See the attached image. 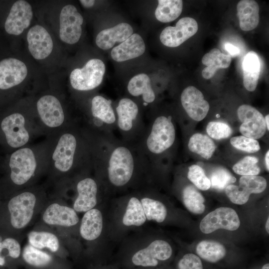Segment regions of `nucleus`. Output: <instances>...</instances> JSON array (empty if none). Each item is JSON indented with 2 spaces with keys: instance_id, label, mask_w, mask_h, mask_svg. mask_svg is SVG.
Segmentation results:
<instances>
[{
  "instance_id": "nucleus-23",
  "label": "nucleus",
  "mask_w": 269,
  "mask_h": 269,
  "mask_svg": "<svg viewBox=\"0 0 269 269\" xmlns=\"http://www.w3.org/2000/svg\"><path fill=\"white\" fill-rule=\"evenodd\" d=\"M132 26L126 22L101 31L97 35L95 42L103 50L112 48L116 43H122L133 34Z\"/></svg>"
},
{
  "instance_id": "nucleus-11",
  "label": "nucleus",
  "mask_w": 269,
  "mask_h": 269,
  "mask_svg": "<svg viewBox=\"0 0 269 269\" xmlns=\"http://www.w3.org/2000/svg\"><path fill=\"white\" fill-rule=\"evenodd\" d=\"M34 192L24 191L9 197L6 203L9 220L11 227L20 229L30 221L36 202Z\"/></svg>"
},
{
  "instance_id": "nucleus-31",
  "label": "nucleus",
  "mask_w": 269,
  "mask_h": 269,
  "mask_svg": "<svg viewBox=\"0 0 269 269\" xmlns=\"http://www.w3.org/2000/svg\"><path fill=\"white\" fill-rule=\"evenodd\" d=\"M196 251L199 257L211 263H216L223 259L226 254L224 246L214 240H203L196 246Z\"/></svg>"
},
{
  "instance_id": "nucleus-32",
  "label": "nucleus",
  "mask_w": 269,
  "mask_h": 269,
  "mask_svg": "<svg viewBox=\"0 0 269 269\" xmlns=\"http://www.w3.org/2000/svg\"><path fill=\"white\" fill-rule=\"evenodd\" d=\"M146 220L140 200L135 196L131 197L128 202L123 218V223L126 226H140Z\"/></svg>"
},
{
  "instance_id": "nucleus-30",
  "label": "nucleus",
  "mask_w": 269,
  "mask_h": 269,
  "mask_svg": "<svg viewBox=\"0 0 269 269\" xmlns=\"http://www.w3.org/2000/svg\"><path fill=\"white\" fill-rule=\"evenodd\" d=\"M188 147L190 151L206 159H210L215 151L216 145L209 136L196 133L190 138Z\"/></svg>"
},
{
  "instance_id": "nucleus-20",
  "label": "nucleus",
  "mask_w": 269,
  "mask_h": 269,
  "mask_svg": "<svg viewBox=\"0 0 269 269\" xmlns=\"http://www.w3.org/2000/svg\"><path fill=\"white\" fill-rule=\"evenodd\" d=\"M87 174L82 175L76 184L77 197L73 208L79 212H86L93 209L97 203L99 185L96 178L88 176Z\"/></svg>"
},
{
  "instance_id": "nucleus-37",
  "label": "nucleus",
  "mask_w": 269,
  "mask_h": 269,
  "mask_svg": "<svg viewBox=\"0 0 269 269\" xmlns=\"http://www.w3.org/2000/svg\"><path fill=\"white\" fill-rule=\"evenodd\" d=\"M22 257L27 264L35 267L46 266L52 260L49 255L30 245H27L24 248Z\"/></svg>"
},
{
  "instance_id": "nucleus-46",
  "label": "nucleus",
  "mask_w": 269,
  "mask_h": 269,
  "mask_svg": "<svg viewBox=\"0 0 269 269\" xmlns=\"http://www.w3.org/2000/svg\"><path fill=\"white\" fill-rule=\"evenodd\" d=\"M225 48L232 57H236L240 53L238 47L230 43H226L225 44Z\"/></svg>"
},
{
  "instance_id": "nucleus-33",
  "label": "nucleus",
  "mask_w": 269,
  "mask_h": 269,
  "mask_svg": "<svg viewBox=\"0 0 269 269\" xmlns=\"http://www.w3.org/2000/svg\"><path fill=\"white\" fill-rule=\"evenodd\" d=\"M182 200L186 208L193 213L200 214L205 210L204 198L192 185H189L183 188Z\"/></svg>"
},
{
  "instance_id": "nucleus-50",
  "label": "nucleus",
  "mask_w": 269,
  "mask_h": 269,
  "mask_svg": "<svg viewBox=\"0 0 269 269\" xmlns=\"http://www.w3.org/2000/svg\"><path fill=\"white\" fill-rule=\"evenodd\" d=\"M266 230L267 233H269V218H268L266 224Z\"/></svg>"
},
{
  "instance_id": "nucleus-28",
  "label": "nucleus",
  "mask_w": 269,
  "mask_h": 269,
  "mask_svg": "<svg viewBox=\"0 0 269 269\" xmlns=\"http://www.w3.org/2000/svg\"><path fill=\"white\" fill-rule=\"evenodd\" d=\"M260 62L257 54L249 51L244 57L242 62L243 84L250 92L255 91L258 85L260 73Z\"/></svg>"
},
{
  "instance_id": "nucleus-45",
  "label": "nucleus",
  "mask_w": 269,
  "mask_h": 269,
  "mask_svg": "<svg viewBox=\"0 0 269 269\" xmlns=\"http://www.w3.org/2000/svg\"><path fill=\"white\" fill-rule=\"evenodd\" d=\"M221 53V51L219 49L213 48L208 53L205 54L202 58V63L207 66L210 61L218 56Z\"/></svg>"
},
{
  "instance_id": "nucleus-1",
  "label": "nucleus",
  "mask_w": 269,
  "mask_h": 269,
  "mask_svg": "<svg viewBox=\"0 0 269 269\" xmlns=\"http://www.w3.org/2000/svg\"><path fill=\"white\" fill-rule=\"evenodd\" d=\"M81 128L90 146L93 170L110 187L124 188L153 170L136 144L114 133L95 134Z\"/></svg>"
},
{
  "instance_id": "nucleus-8",
  "label": "nucleus",
  "mask_w": 269,
  "mask_h": 269,
  "mask_svg": "<svg viewBox=\"0 0 269 269\" xmlns=\"http://www.w3.org/2000/svg\"><path fill=\"white\" fill-rule=\"evenodd\" d=\"M28 75L27 65L22 60L9 57L0 61V91L5 92L0 111L5 107L6 92H9V105L23 98Z\"/></svg>"
},
{
  "instance_id": "nucleus-13",
  "label": "nucleus",
  "mask_w": 269,
  "mask_h": 269,
  "mask_svg": "<svg viewBox=\"0 0 269 269\" xmlns=\"http://www.w3.org/2000/svg\"><path fill=\"white\" fill-rule=\"evenodd\" d=\"M26 41L30 55L38 61L47 59L53 52V38L42 25L37 24L30 27L26 34Z\"/></svg>"
},
{
  "instance_id": "nucleus-43",
  "label": "nucleus",
  "mask_w": 269,
  "mask_h": 269,
  "mask_svg": "<svg viewBox=\"0 0 269 269\" xmlns=\"http://www.w3.org/2000/svg\"><path fill=\"white\" fill-rule=\"evenodd\" d=\"M230 143L236 149L248 153L256 152L261 148L256 139L243 135L232 137L230 139Z\"/></svg>"
},
{
  "instance_id": "nucleus-14",
  "label": "nucleus",
  "mask_w": 269,
  "mask_h": 269,
  "mask_svg": "<svg viewBox=\"0 0 269 269\" xmlns=\"http://www.w3.org/2000/svg\"><path fill=\"white\" fill-rule=\"evenodd\" d=\"M240 225V221L235 210L231 208L221 207L205 216L199 227L203 233L210 234L219 229L235 231Z\"/></svg>"
},
{
  "instance_id": "nucleus-41",
  "label": "nucleus",
  "mask_w": 269,
  "mask_h": 269,
  "mask_svg": "<svg viewBox=\"0 0 269 269\" xmlns=\"http://www.w3.org/2000/svg\"><path fill=\"white\" fill-rule=\"evenodd\" d=\"M231 62L230 55L221 53L212 59L202 71V77L205 79H209L213 77L216 71L220 68H227Z\"/></svg>"
},
{
  "instance_id": "nucleus-24",
  "label": "nucleus",
  "mask_w": 269,
  "mask_h": 269,
  "mask_svg": "<svg viewBox=\"0 0 269 269\" xmlns=\"http://www.w3.org/2000/svg\"><path fill=\"white\" fill-rule=\"evenodd\" d=\"M43 220L48 225L70 227L78 223L79 217L74 209L54 203L45 211Z\"/></svg>"
},
{
  "instance_id": "nucleus-42",
  "label": "nucleus",
  "mask_w": 269,
  "mask_h": 269,
  "mask_svg": "<svg viewBox=\"0 0 269 269\" xmlns=\"http://www.w3.org/2000/svg\"><path fill=\"white\" fill-rule=\"evenodd\" d=\"M206 132L210 138L219 140L229 137L232 130L226 123L220 121L209 122L206 127Z\"/></svg>"
},
{
  "instance_id": "nucleus-4",
  "label": "nucleus",
  "mask_w": 269,
  "mask_h": 269,
  "mask_svg": "<svg viewBox=\"0 0 269 269\" xmlns=\"http://www.w3.org/2000/svg\"><path fill=\"white\" fill-rule=\"evenodd\" d=\"M42 135L31 95L0 111V147L4 155L32 143Z\"/></svg>"
},
{
  "instance_id": "nucleus-18",
  "label": "nucleus",
  "mask_w": 269,
  "mask_h": 269,
  "mask_svg": "<svg viewBox=\"0 0 269 269\" xmlns=\"http://www.w3.org/2000/svg\"><path fill=\"white\" fill-rule=\"evenodd\" d=\"M198 29V23L194 18L183 17L177 22L175 26L165 27L160 33V40L166 46L177 47L194 35Z\"/></svg>"
},
{
  "instance_id": "nucleus-44",
  "label": "nucleus",
  "mask_w": 269,
  "mask_h": 269,
  "mask_svg": "<svg viewBox=\"0 0 269 269\" xmlns=\"http://www.w3.org/2000/svg\"><path fill=\"white\" fill-rule=\"evenodd\" d=\"M179 269H203L200 258L193 254L185 255L178 264Z\"/></svg>"
},
{
  "instance_id": "nucleus-7",
  "label": "nucleus",
  "mask_w": 269,
  "mask_h": 269,
  "mask_svg": "<svg viewBox=\"0 0 269 269\" xmlns=\"http://www.w3.org/2000/svg\"><path fill=\"white\" fill-rule=\"evenodd\" d=\"M81 110L78 118L81 127L95 134H114L117 118L111 100L100 95H94L88 105L81 107Z\"/></svg>"
},
{
  "instance_id": "nucleus-21",
  "label": "nucleus",
  "mask_w": 269,
  "mask_h": 269,
  "mask_svg": "<svg viewBox=\"0 0 269 269\" xmlns=\"http://www.w3.org/2000/svg\"><path fill=\"white\" fill-rule=\"evenodd\" d=\"M180 101L188 116L195 121L203 120L209 112L208 102L202 92L194 86H188L183 90Z\"/></svg>"
},
{
  "instance_id": "nucleus-29",
  "label": "nucleus",
  "mask_w": 269,
  "mask_h": 269,
  "mask_svg": "<svg viewBox=\"0 0 269 269\" xmlns=\"http://www.w3.org/2000/svg\"><path fill=\"white\" fill-rule=\"evenodd\" d=\"M182 8L183 1L181 0H159L155 16L161 22H169L179 16Z\"/></svg>"
},
{
  "instance_id": "nucleus-9",
  "label": "nucleus",
  "mask_w": 269,
  "mask_h": 269,
  "mask_svg": "<svg viewBox=\"0 0 269 269\" xmlns=\"http://www.w3.org/2000/svg\"><path fill=\"white\" fill-rule=\"evenodd\" d=\"M116 130L123 140L136 143L143 133L146 122L143 121L137 103L129 98L121 99L116 107Z\"/></svg>"
},
{
  "instance_id": "nucleus-5",
  "label": "nucleus",
  "mask_w": 269,
  "mask_h": 269,
  "mask_svg": "<svg viewBox=\"0 0 269 269\" xmlns=\"http://www.w3.org/2000/svg\"><path fill=\"white\" fill-rule=\"evenodd\" d=\"M36 118L45 137L79 123L78 117L68 109L62 93L54 89L31 95Z\"/></svg>"
},
{
  "instance_id": "nucleus-12",
  "label": "nucleus",
  "mask_w": 269,
  "mask_h": 269,
  "mask_svg": "<svg viewBox=\"0 0 269 269\" xmlns=\"http://www.w3.org/2000/svg\"><path fill=\"white\" fill-rule=\"evenodd\" d=\"M59 17V37L64 43L72 45L80 40L84 19L76 6L69 4L61 9Z\"/></svg>"
},
{
  "instance_id": "nucleus-53",
  "label": "nucleus",
  "mask_w": 269,
  "mask_h": 269,
  "mask_svg": "<svg viewBox=\"0 0 269 269\" xmlns=\"http://www.w3.org/2000/svg\"><path fill=\"white\" fill-rule=\"evenodd\" d=\"M0 195H1V193H0Z\"/></svg>"
},
{
  "instance_id": "nucleus-22",
  "label": "nucleus",
  "mask_w": 269,
  "mask_h": 269,
  "mask_svg": "<svg viewBox=\"0 0 269 269\" xmlns=\"http://www.w3.org/2000/svg\"><path fill=\"white\" fill-rule=\"evenodd\" d=\"M145 44L138 33H133L128 39L114 47L111 52L112 58L116 62H124L142 55Z\"/></svg>"
},
{
  "instance_id": "nucleus-47",
  "label": "nucleus",
  "mask_w": 269,
  "mask_h": 269,
  "mask_svg": "<svg viewBox=\"0 0 269 269\" xmlns=\"http://www.w3.org/2000/svg\"><path fill=\"white\" fill-rule=\"evenodd\" d=\"M79 1L81 5L86 8L92 7L95 3V1L93 0H80Z\"/></svg>"
},
{
  "instance_id": "nucleus-6",
  "label": "nucleus",
  "mask_w": 269,
  "mask_h": 269,
  "mask_svg": "<svg viewBox=\"0 0 269 269\" xmlns=\"http://www.w3.org/2000/svg\"><path fill=\"white\" fill-rule=\"evenodd\" d=\"M175 139L172 116L159 115L146 122L145 130L135 144L154 170L159 163V157L172 147Z\"/></svg>"
},
{
  "instance_id": "nucleus-48",
  "label": "nucleus",
  "mask_w": 269,
  "mask_h": 269,
  "mask_svg": "<svg viewBox=\"0 0 269 269\" xmlns=\"http://www.w3.org/2000/svg\"><path fill=\"white\" fill-rule=\"evenodd\" d=\"M269 151L268 150L265 155V164L268 171L269 170Z\"/></svg>"
},
{
  "instance_id": "nucleus-36",
  "label": "nucleus",
  "mask_w": 269,
  "mask_h": 269,
  "mask_svg": "<svg viewBox=\"0 0 269 269\" xmlns=\"http://www.w3.org/2000/svg\"><path fill=\"white\" fill-rule=\"evenodd\" d=\"M21 248L18 242L10 237L3 238L0 234V266L5 264V259L10 257L16 259L20 256Z\"/></svg>"
},
{
  "instance_id": "nucleus-2",
  "label": "nucleus",
  "mask_w": 269,
  "mask_h": 269,
  "mask_svg": "<svg viewBox=\"0 0 269 269\" xmlns=\"http://www.w3.org/2000/svg\"><path fill=\"white\" fill-rule=\"evenodd\" d=\"M49 139L47 171L55 176H82L93 170L90 146L79 123Z\"/></svg>"
},
{
  "instance_id": "nucleus-17",
  "label": "nucleus",
  "mask_w": 269,
  "mask_h": 269,
  "mask_svg": "<svg viewBox=\"0 0 269 269\" xmlns=\"http://www.w3.org/2000/svg\"><path fill=\"white\" fill-rule=\"evenodd\" d=\"M33 17V9L27 1H16L12 5L5 21V31L10 35L17 36L21 34L30 26Z\"/></svg>"
},
{
  "instance_id": "nucleus-34",
  "label": "nucleus",
  "mask_w": 269,
  "mask_h": 269,
  "mask_svg": "<svg viewBox=\"0 0 269 269\" xmlns=\"http://www.w3.org/2000/svg\"><path fill=\"white\" fill-rule=\"evenodd\" d=\"M140 201L147 220L158 223L164 221L167 216V209L161 202L148 197H142Z\"/></svg>"
},
{
  "instance_id": "nucleus-39",
  "label": "nucleus",
  "mask_w": 269,
  "mask_h": 269,
  "mask_svg": "<svg viewBox=\"0 0 269 269\" xmlns=\"http://www.w3.org/2000/svg\"><path fill=\"white\" fill-rule=\"evenodd\" d=\"M211 187L217 190H223L231 183L236 181V179L230 172L224 168L215 169L210 175Z\"/></svg>"
},
{
  "instance_id": "nucleus-16",
  "label": "nucleus",
  "mask_w": 269,
  "mask_h": 269,
  "mask_svg": "<svg viewBox=\"0 0 269 269\" xmlns=\"http://www.w3.org/2000/svg\"><path fill=\"white\" fill-rule=\"evenodd\" d=\"M237 116L242 122L239 130L243 136L256 139L264 135L267 130L265 118L255 108L242 105L237 110Z\"/></svg>"
},
{
  "instance_id": "nucleus-10",
  "label": "nucleus",
  "mask_w": 269,
  "mask_h": 269,
  "mask_svg": "<svg viewBox=\"0 0 269 269\" xmlns=\"http://www.w3.org/2000/svg\"><path fill=\"white\" fill-rule=\"evenodd\" d=\"M106 71L104 62L100 59L88 60L82 68L73 69L69 76L72 89L77 92L93 91L102 83Z\"/></svg>"
},
{
  "instance_id": "nucleus-40",
  "label": "nucleus",
  "mask_w": 269,
  "mask_h": 269,
  "mask_svg": "<svg viewBox=\"0 0 269 269\" xmlns=\"http://www.w3.org/2000/svg\"><path fill=\"white\" fill-rule=\"evenodd\" d=\"M187 177L201 190H207L211 187L209 178L206 175L203 168L198 165L193 164L189 167Z\"/></svg>"
},
{
  "instance_id": "nucleus-27",
  "label": "nucleus",
  "mask_w": 269,
  "mask_h": 269,
  "mask_svg": "<svg viewBox=\"0 0 269 269\" xmlns=\"http://www.w3.org/2000/svg\"><path fill=\"white\" fill-rule=\"evenodd\" d=\"M103 229V216L97 209H92L85 213L80 227V233L85 240L92 241L101 235Z\"/></svg>"
},
{
  "instance_id": "nucleus-35",
  "label": "nucleus",
  "mask_w": 269,
  "mask_h": 269,
  "mask_svg": "<svg viewBox=\"0 0 269 269\" xmlns=\"http://www.w3.org/2000/svg\"><path fill=\"white\" fill-rule=\"evenodd\" d=\"M30 245L38 248H47L52 252H56L59 249V241L53 234L47 232L33 231L28 235Z\"/></svg>"
},
{
  "instance_id": "nucleus-49",
  "label": "nucleus",
  "mask_w": 269,
  "mask_h": 269,
  "mask_svg": "<svg viewBox=\"0 0 269 269\" xmlns=\"http://www.w3.org/2000/svg\"><path fill=\"white\" fill-rule=\"evenodd\" d=\"M269 115H267L265 118V123L266 125L267 130H269Z\"/></svg>"
},
{
  "instance_id": "nucleus-15",
  "label": "nucleus",
  "mask_w": 269,
  "mask_h": 269,
  "mask_svg": "<svg viewBox=\"0 0 269 269\" xmlns=\"http://www.w3.org/2000/svg\"><path fill=\"white\" fill-rule=\"evenodd\" d=\"M267 186V181L262 176H242L239 180V185H229L225 188V192L232 203L243 205L247 202L251 194L263 192Z\"/></svg>"
},
{
  "instance_id": "nucleus-38",
  "label": "nucleus",
  "mask_w": 269,
  "mask_h": 269,
  "mask_svg": "<svg viewBox=\"0 0 269 269\" xmlns=\"http://www.w3.org/2000/svg\"><path fill=\"white\" fill-rule=\"evenodd\" d=\"M259 159L252 156H247L235 163L233 166L235 173L242 176L258 175L261 169L257 165Z\"/></svg>"
},
{
  "instance_id": "nucleus-25",
  "label": "nucleus",
  "mask_w": 269,
  "mask_h": 269,
  "mask_svg": "<svg viewBox=\"0 0 269 269\" xmlns=\"http://www.w3.org/2000/svg\"><path fill=\"white\" fill-rule=\"evenodd\" d=\"M127 90L133 97L141 96L142 105L144 107L155 101V94L150 79L145 73L137 74L131 78L128 83Z\"/></svg>"
},
{
  "instance_id": "nucleus-51",
  "label": "nucleus",
  "mask_w": 269,
  "mask_h": 269,
  "mask_svg": "<svg viewBox=\"0 0 269 269\" xmlns=\"http://www.w3.org/2000/svg\"><path fill=\"white\" fill-rule=\"evenodd\" d=\"M262 269H269V264H266L262 267Z\"/></svg>"
},
{
  "instance_id": "nucleus-19",
  "label": "nucleus",
  "mask_w": 269,
  "mask_h": 269,
  "mask_svg": "<svg viewBox=\"0 0 269 269\" xmlns=\"http://www.w3.org/2000/svg\"><path fill=\"white\" fill-rule=\"evenodd\" d=\"M172 250L166 241L156 240L147 247L136 252L132 257L134 265L142 267H155L158 261H165L171 256Z\"/></svg>"
},
{
  "instance_id": "nucleus-52",
  "label": "nucleus",
  "mask_w": 269,
  "mask_h": 269,
  "mask_svg": "<svg viewBox=\"0 0 269 269\" xmlns=\"http://www.w3.org/2000/svg\"><path fill=\"white\" fill-rule=\"evenodd\" d=\"M3 157L0 155V166L2 161Z\"/></svg>"
},
{
  "instance_id": "nucleus-3",
  "label": "nucleus",
  "mask_w": 269,
  "mask_h": 269,
  "mask_svg": "<svg viewBox=\"0 0 269 269\" xmlns=\"http://www.w3.org/2000/svg\"><path fill=\"white\" fill-rule=\"evenodd\" d=\"M49 139L31 143L3 156L0 166V191L10 195L15 188L29 183L36 175L47 171Z\"/></svg>"
},
{
  "instance_id": "nucleus-26",
  "label": "nucleus",
  "mask_w": 269,
  "mask_h": 269,
  "mask_svg": "<svg viewBox=\"0 0 269 269\" xmlns=\"http://www.w3.org/2000/svg\"><path fill=\"white\" fill-rule=\"evenodd\" d=\"M237 15L241 29L243 31L254 29L259 23V6L253 0H240L237 5Z\"/></svg>"
}]
</instances>
